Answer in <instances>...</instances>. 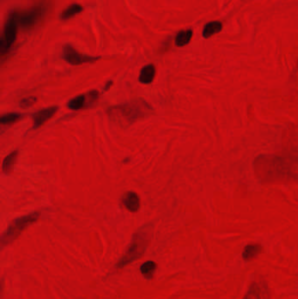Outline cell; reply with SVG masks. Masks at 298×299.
Here are the masks:
<instances>
[{
	"instance_id": "10",
	"label": "cell",
	"mask_w": 298,
	"mask_h": 299,
	"mask_svg": "<svg viewBox=\"0 0 298 299\" xmlns=\"http://www.w3.org/2000/svg\"><path fill=\"white\" fill-rule=\"evenodd\" d=\"M122 202L125 208L131 213H137L140 208V199L133 191L126 192L122 197Z\"/></svg>"
},
{
	"instance_id": "14",
	"label": "cell",
	"mask_w": 298,
	"mask_h": 299,
	"mask_svg": "<svg viewBox=\"0 0 298 299\" xmlns=\"http://www.w3.org/2000/svg\"><path fill=\"white\" fill-rule=\"evenodd\" d=\"M19 150H13L11 153L7 155L3 160L2 164V171L4 174H10L12 172L13 166L16 164L17 159L19 157Z\"/></svg>"
},
{
	"instance_id": "16",
	"label": "cell",
	"mask_w": 298,
	"mask_h": 299,
	"mask_svg": "<svg viewBox=\"0 0 298 299\" xmlns=\"http://www.w3.org/2000/svg\"><path fill=\"white\" fill-rule=\"evenodd\" d=\"M83 11L82 5L79 4H72L69 5L68 8L65 9L63 12H61V21H68L69 19H72L78 14H80Z\"/></svg>"
},
{
	"instance_id": "4",
	"label": "cell",
	"mask_w": 298,
	"mask_h": 299,
	"mask_svg": "<svg viewBox=\"0 0 298 299\" xmlns=\"http://www.w3.org/2000/svg\"><path fill=\"white\" fill-rule=\"evenodd\" d=\"M40 217V212H32L14 219L1 235V247L4 248L13 243L28 226L36 223Z\"/></svg>"
},
{
	"instance_id": "15",
	"label": "cell",
	"mask_w": 298,
	"mask_h": 299,
	"mask_svg": "<svg viewBox=\"0 0 298 299\" xmlns=\"http://www.w3.org/2000/svg\"><path fill=\"white\" fill-rule=\"evenodd\" d=\"M194 35V32L192 29H186V30H181L177 32V35L175 37V44L177 48L185 47L187 44H189L190 41L192 40Z\"/></svg>"
},
{
	"instance_id": "18",
	"label": "cell",
	"mask_w": 298,
	"mask_h": 299,
	"mask_svg": "<svg viewBox=\"0 0 298 299\" xmlns=\"http://www.w3.org/2000/svg\"><path fill=\"white\" fill-rule=\"evenodd\" d=\"M23 114L18 113V112H13V113L4 114L1 116L0 118V123L2 125H10L14 123H17L20 121L21 119L23 118Z\"/></svg>"
},
{
	"instance_id": "6",
	"label": "cell",
	"mask_w": 298,
	"mask_h": 299,
	"mask_svg": "<svg viewBox=\"0 0 298 299\" xmlns=\"http://www.w3.org/2000/svg\"><path fill=\"white\" fill-rule=\"evenodd\" d=\"M62 58L66 62L72 66L95 63L101 60V56H93L77 51L72 45L66 44L62 49Z\"/></svg>"
},
{
	"instance_id": "17",
	"label": "cell",
	"mask_w": 298,
	"mask_h": 299,
	"mask_svg": "<svg viewBox=\"0 0 298 299\" xmlns=\"http://www.w3.org/2000/svg\"><path fill=\"white\" fill-rule=\"evenodd\" d=\"M157 263L153 261H147L143 263L140 267L142 275L145 276V278L148 280H151L153 278L155 271H157Z\"/></svg>"
},
{
	"instance_id": "5",
	"label": "cell",
	"mask_w": 298,
	"mask_h": 299,
	"mask_svg": "<svg viewBox=\"0 0 298 299\" xmlns=\"http://www.w3.org/2000/svg\"><path fill=\"white\" fill-rule=\"evenodd\" d=\"M21 12L13 10L9 12L8 17L4 22L3 35L0 40V53L2 56L9 53L12 45L16 41L20 25Z\"/></svg>"
},
{
	"instance_id": "21",
	"label": "cell",
	"mask_w": 298,
	"mask_h": 299,
	"mask_svg": "<svg viewBox=\"0 0 298 299\" xmlns=\"http://www.w3.org/2000/svg\"><path fill=\"white\" fill-rule=\"evenodd\" d=\"M111 85H113V81H108V82H107V84H106V88H105L104 89V91H107V90H109V89H110V86Z\"/></svg>"
},
{
	"instance_id": "19",
	"label": "cell",
	"mask_w": 298,
	"mask_h": 299,
	"mask_svg": "<svg viewBox=\"0 0 298 299\" xmlns=\"http://www.w3.org/2000/svg\"><path fill=\"white\" fill-rule=\"evenodd\" d=\"M242 299H262V295H261V291L257 283H251L248 291L246 293V295L244 296V298Z\"/></svg>"
},
{
	"instance_id": "7",
	"label": "cell",
	"mask_w": 298,
	"mask_h": 299,
	"mask_svg": "<svg viewBox=\"0 0 298 299\" xmlns=\"http://www.w3.org/2000/svg\"><path fill=\"white\" fill-rule=\"evenodd\" d=\"M99 96L100 93L96 89H93L88 93L79 95L70 99L67 103V107L71 110H79L86 107H90L98 101Z\"/></svg>"
},
{
	"instance_id": "9",
	"label": "cell",
	"mask_w": 298,
	"mask_h": 299,
	"mask_svg": "<svg viewBox=\"0 0 298 299\" xmlns=\"http://www.w3.org/2000/svg\"><path fill=\"white\" fill-rule=\"evenodd\" d=\"M58 110L59 106H51L46 109H40L35 113L32 114L31 118L32 120V129H39L41 126L44 125L47 122L53 118Z\"/></svg>"
},
{
	"instance_id": "1",
	"label": "cell",
	"mask_w": 298,
	"mask_h": 299,
	"mask_svg": "<svg viewBox=\"0 0 298 299\" xmlns=\"http://www.w3.org/2000/svg\"><path fill=\"white\" fill-rule=\"evenodd\" d=\"M109 120L120 127H129L153 113V108L147 101L137 98L118 105L111 106L106 110Z\"/></svg>"
},
{
	"instance_id": "20",
	"label": "cell",
	"mask_w": 298,
	"mask_h": 299,
	"mask_svg": "<svg viewBox=\"0 0 298 299\" xmlns=\"http://www.w3.org/2000/svg\"><path fill=\"white\" fill-rule=\"evenodd\" d=\"M37 100H38L37 97H34V96L25 97L20 101V107L22 109H27V108H30L32 105H34L36 103Z\"/></svg>"
},
{
	"instance_id": "2",
	"label": "cell",
	"mask_w": 298,
	"mask_h": 299,
	"mask_svg": "<svg viewBox=\"0 0 298 299\" xmlns=\"http://www.w3.org/2000/svg\"><path fill=\"white\" fill-rule=\"evenodd\" d=\"M292 163L281 156H260L254 160V169L258 178L263 182L296 177Z\"/></svg>"
},
{
	"instance_id": "12",
	"label": "cell",
	"mask_w": 298,
	"mask_h": 299,
	"mask_svg": "<svg viewBox=\"0 0 298 299\" xmlns=\"http://www.w3.org/2000/svg\"><path fill=\"white\" fill-rule=\"evenodd\" d=\"M262 252V245H260V244H248L243 249L242 258L246 262H249V261H252V260L256 258Z\"/></svg>"
},
{
	"instance_id": "11",
	"label": "cell",
	"mask_w": 298,
	"mask_h": 299,
	"mask_svg": "<svg viewBox=\"0 0 298 299\" xmlns=\"http://www.w3.org/2000/svg\"><path fill=\"white\" fill-rule=\"evenodd\" d=\"M156 76V68L153 64L145 65L143 67L138 76V81L142 84H150Z\"/></svg>"
},
{
	"instance_id": "3",
	"label": "cell",
	"mask_w": 298,
	"mask_h": 299,
	"mask_svg": "<svg viewBox=\"0 0 298 299\" xmlns=\"http://www.w3.org/2000/svg\"><path fill=\"white\" fill-rule=\"evenodd\" d=\"M152 231V225L146 224L134 233L127 250L116 264L117 269L120 270L126 267L129 263H133L145 255V251L151 242Z\"/></svg>"
},
{
	"instance_id": "13",
	"label": "cell",
	"mask_w": 298,
	"mask_h": 299,
	"mask_svg": "<svg viewBox=\"0 0 298 299\" xmlns=\"http://www.w3.org/2000/svg\"><path fill=\"white\" fill-rule=\"evenodd\" d=\"M222 28H223V25L221 21H211L209 23L205 25L202 35L205 39H208L210 37L214 36V34L222 32Z\"/></svg>"
},
{
	"instance_id": "8",
	"label": "cell",
	"mask_w": 298,
	"mask_h": 299,
	"mask_svg": "<svg viewBox=\"0 0 298 299\" xmlns=\"http://www.w3.org/2000/svg\"><path fill=\"white\" fill-rule=\"evenodd\" d=\"M43 6L37 5L26 12H21L20 25L24 31H30L36 25L43 15Z\"/></svg>"
}]
</instances>
